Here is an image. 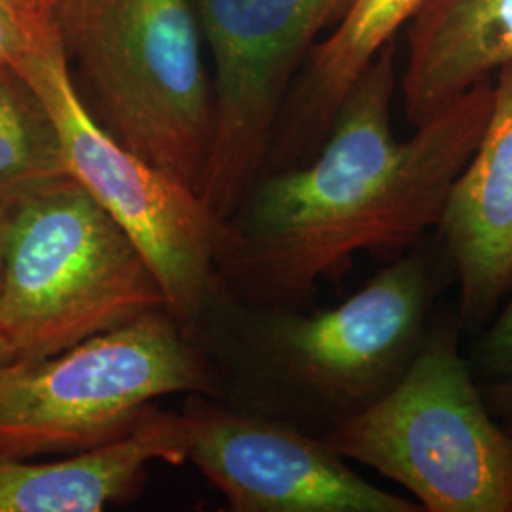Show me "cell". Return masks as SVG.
Returning <instances> with one entry per match:
<instances>
[{
	"label": "cell",
	"instance_id": "9c48e42d",
	"mask_svg": "<svg viewBox=\"0 0 512 512\" xmlns=\"http://www.w3.org/2000/svg\"><path fill=\"white\" fill-rule=\"evenodd\" d=\"M188 461L232 512H423L366 482L323 439L219 399L190 395Z\"/></svg>",
	"mask_w": 512,
	"mask_h": 512
},
{
	"label": "cell",
	"instance_id": "8992f818",
	"mask_svg": "<svg viewBox=\"0 0 512 512\" xmlns=\"http://www.w3.org/2000/svg\"><path fill=\"white\" fill-rule=\"evenodd\" d=\"M219 399L217 368L169 310L0 370V458L67 456L129 433L167 395Z\"/></svg>",
	"mask_w": 512,
	"mask_h": 512
},
{
	"label": "cell",
	"instance_id": "e0dca14e",
	"mask_svg": "<svg viewBox=\"0 0 512 512\" xmlns=\"http://www.w3.org/2000/svg\"><path fill=\"white\" fill-rule=\"evenodd\" d=\"M482 399L494 416H512V382H488L480 387Z\"/></svg>",
	"mask_w": 512,
	"mask_h": 512
},
{
	"label": "cell",
	"instance_id": "52a82bcc",
	"mask_svg": "<svg viewBox=\"0 0 512 512\" xmlns=\"http://www.w3.org/2000/svg\"><path fill=\"white\" fill-rule=\"evenodd\" d=\"M54 120L69 177L116 220L156 274L186 332L217 285L224 220L202 196L116 141L84 103L55 27L14 67Z\"/></svg>",
	"mask_w": 512,
	"mask_h": 512
},
{
	"label": "cell",
	"instance_id": "7a4b0ae2",
	"mask_svg": "<svg viewBox=\"0 0 512 512\" xmlns=\"http://www.w3.org/2000/svg\"><path fill=\"white\" fill-rule=\"evenodd\" d=\"M456 270L433 230L327 310H264L215 285L188 332L220 397L323 439L403 378Z\"/></svg>",
	"mask_w": 512,
	"mask_h": 512
},
{
	"label": "cell",
	"instance_id": "ac0fdd59",
	"mask_svg": "<svg viewBox=\"0 0 512 512\" xmlns=\"http://www.w3.org/2000/svg\"><path fill=\"white\" fill-rule=\"evenodd\" d=\"M18 200H0V296H2V285H4V270H6V255H8L12 219H14V209H16Z\"/></svg>",
	"mask_w": 512,
	"mask_h": 512
},
{
	"label": "cell",
	"instance_id": "7c38bea8",
	"mask_svg": "<svg viewBox=\"0 0 512 512\" xmlns=\"http://www.w3.org/2000/svg\"><path fill=\"white\" fill-rule=\"evenodd\" d=\"M425 0H351L294 82L266 158V171L308 164L325 143L351 88Z\"/></svg>",
	"mask_w": 512,
	"mask_h": 512
},
{
	"label": "cell",
	"instance_id": "8fae6325",
	"mask_svg": "<svg viewBox=\"0 0 512 512\" xmlns=\"http://www.w3.org/2000/svg\"><path fill=\"white\" fill-rule=\"evenodd\" d=\"M184 412L152 404L120 439L67 458H0V512H101L137 494L150 465L188 461Z\"/></svg>",
	"mask_w": 512,
	"mask_h": 512
},
{
	"label": "cell",
	"instance_id": "4fadbf2b",
	"mask_svg": "<svg viewBox=\"0 0 512 512\" xmlns=\"http://www.w3.org/2000/svg\"><path fill=\"white\" fill-rule=\"evenodd\" d=\"M399 80L404 114L418 128L512 61V0H425L406 25Z\"/></svg>",
	"mask_w": 512,
	"mask_h": 512
},
{
	"label": "cell",
	"instance_id": "ba28073f",
	"mask_svg": "<svg viewBox=\"0 0 512 512\" xmlns=\"http://www.w3.org/2000/svg\"><path fill=\"white\" fill-rule=\"evenodd\" d=\"M213 59L215 131L203 202L222 220L264 173L281 109L351 0H192Z\"/></svg>",
	"mask_w": 512,
	"mask_h": 512
},
{
	"label": "cell",
	"instance_id": "ffe728a7",
	"mask_svg": "<svg viewBox=\"0 0 512 512\" xmlns=\"http://www.w3.org/2000/svg\"><path fill=\"white\" fill-rule=\"evenodd\" d=\"M505 427H507V431H509V433H511L512 435V416H509V418H507V423H505Z\"/></svg>",
	"mask_w": 512,
	"mask_h": 512
},
{
	"label": "cell",
	"instance_id": "5b68a950",
	"mask_svg": "<svg viewBox=\"0 0 512 512\" xmlns=\"http://www.w3.org/2000/svg\"><path fill=\"white\" fill-rule=\"evenodd\" d=\"M167 298L122 226L71 177L21 196L12 219L0 336L38 361L122 327Z\"/></svg>",
	"mask_w": 512,
	"mask_h": 512
},
{
	"label": "cell",
	"instance_id": "3957f363",
	"mask_svg": "<svg viewBox=\"0 0 512 512\" xmlns=\"http://www.w3.org/2000/svg\"><path fill=\"white\" fill-rule=\"evenodd\" d=\"M50 12L97 122L200 194L215 97L192 0H52Z\"/></svg>",
	"mask_w": 512,
	"mask_h": 512
},
{
	"label": "cell",
	"instance_id": "44dd1931",
	"mask_svg": "<svg viewBox=\"0 0 512 512\" xmlns=\"http://www.w3.org/2000/svg\"><path fill=\"white\" fill-rule=\"evenodd\" d=\"M48 2H50V4H52V0H48Z\"/></svg>",
	"mask_w": 512,
	"mask_h": 512
},
{
	"label": "cell",
	"instance_id": "d6986e66",
	"mask_svg": "<svg viewBox=\"0 0 512 512\" xmlns=\"http://www.w3.org/2000/svg\"><path fill=\"white\" fill-rule=\"evenodd\" d=\"M16 359H14V353H12V349L8 348V344L4 342V338L0 336V370L4 368V366L10 365V363H14Z\"/></svg>",
	"mask_w": 512,
	"mask_h": 512
},
{
	"label": "cell",
	"instance_id": "2e32d148",
	"mask_svg": "<svg viewBox=\"0 0 512 512\" xmlns=\"http://www.w3.org/2000/svg\"><path fill=\"white\" fill-rule=\"evenodd\" d=\"M473 365L488 382H512V296L478 340Z\"/></svg>",
	"mask_w": 512,
	"mask_h": 512
},
{
	"label": "cell",
	"instance_id": "9a60e30c",
	"mask_svg": "<svg viewBox=\"0 0 512 512\" xmlns=\"http://www.w3.org/2000/svg\"><path fill=\"white\" fill-rule=\"evenodd\" d=\"M48 0H0V69H14L52 27Z\"/></svg>",
	"mask_w": 512,
	"mask_h": 512
},
{
	"label": "cell",
	"instance_id": "5bb4252c",
	"mask_svg": "<svg viewBox=\"0 0 512 512\" xmlns=\"http://www.w3.org/2000/svg\"><path fill=\"white\" fill-rule=\"evenodd\" d=\"M69 177L42 99L16 69H0V200Z\"/></svg>",
	"mask_w": 512,
	"mask_h": 512
},
{
	"label": "cell",
	"instance_id": "30bf717a",
	"mask_svg": "<svg viewBox=\"0 0 512 512\" xmlns=\"http://www.w3.org/2000/svg\"><path fill=\"white\" fill-rule=\"evenodd\" d=\"M435 232L456 270L461 327H486L512 293V61L495 73L488 122Z\"/></svg>",
	"mask_w": 512,
	"mask_h": 512
},
{
	"label": "cell",
	"instance_id": "277c9868",
	"mask_svg": "<svg viewBox=\"0 0 512 512\" xmlns=\"http://www.w3.org/2000/svg\"><path fill=\"white\" fill-rule=\"evenodd\" d=\"M461 323L433 313L403 378L323 440L401 484L423 512H512V435L459 351Z\"/></svg>",
	"mask_w": 512,
	"mask_h": 512
},
{
	"label": "cell",
	"instance_id": "6da1fadb",
	"mask_svg": "<svg viewBox=\"0 0 512 512\" xmlns=\"http://www.w3.org/2000/svg\"><path fill=\"white\" fill-rule=\"evenodd\" d=\"M397 44L359 76L308 164L266 171L222 222L217 285L239 304L310 308L319 281L355 253L385 264L439 224L488 122L494 78L459 95L401 143L393 133Z\"/></svg>",
	"mask_w": 512,
	"mask_h": 512
}]
</instances>
